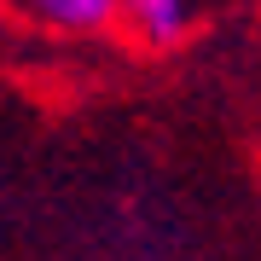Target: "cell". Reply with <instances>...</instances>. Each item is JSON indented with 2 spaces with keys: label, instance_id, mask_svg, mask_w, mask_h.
Listing matches in <instances>:
<instances>
[{
  "label": "cell",
  "instance_id": "7a4b0ae2",
  "mask_svg": "<svg viewBox=\"0 0 261 261\" xmlns=\"http://www.w3.org/2000/svg\"><path fill=\"white\" fill-rule=\"evenodd\" d=\"M18 6L29 12V18L53 23V29H70V35H93V29H105L122 12V0H18Z\"/></svg>",
  "mask_w": 261,
  "mask_h": 261
},
{
  "label": "cell",
  "instance_id": "6da1fadb",
  "mask_svg": "<svg viewBox=\"0 0 261 261\" xmlns=\"http://www.w3.org/2000/svg\"><path fill=\"white\" fill-rule=\"evenodd\" d=\"M122 18L145 47H174L192 29V0H122Z\"/></svg>",
  "mask_w": 261,
  "mask_h": 261
}]
</instances>
